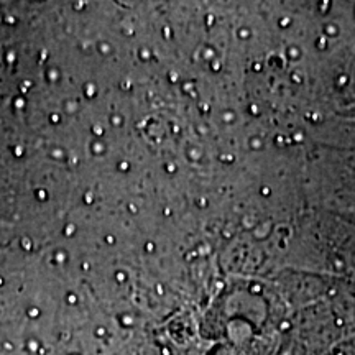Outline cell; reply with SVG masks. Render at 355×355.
I'll return each mask as SVG.
<instances>
[{"label":"cell","mask_w":355,"mask_h":355,"mask_svg":"<svg viewBox=\"0 0 355 355\" xmlns=\"http://www.w3.org/2000/svg\"><path fill=\"white\" fill-rule=\"evenodd\" d=\"M339 355H355V336L350 337L347 343L344 344V347L340 349Z\"/></svg>","instance_id":"6da1fadb"}]
</instances>
